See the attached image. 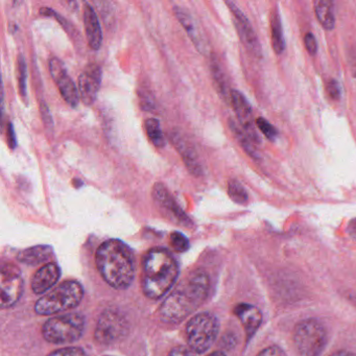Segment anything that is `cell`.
<instances>
[{"instance_id":"obj_1","label":"cell","mask_w":356,"mask_h":356,"mask_svg":"<svg viewBox=\"0 0 356 356\" xmlns=\"http://www.w3.org/2000/svg\"><path fill=\"white\" fill-rule=\"evenodd\" d=\"M208 293L209 278L207 274L203 270L191 273L162 303L160 318L166 323L182 322L207 299Z\"/></svg>"},{"instance_id":"obj_2","label":"cell","mask_w":356,"mask_h":356,"mask_svg":"<svg viewBox=\"0 0 356 356\" xmlns=\"http://www.w3.org/2000/svg\"><path fill=\"white\" fill-rule=\"evenodd\" d=\"M97 266L104 280L114 289H124L132 284L135 260L132 250L118 239H109L99 245L95 255Z\"/></svg>"},{"instance_id":"obj_3","label":"cell","mask_w":356,"mask_h":356,"mask_svg":"<svg viewBox=\"0 0 356 356\" xmlns=\"http://www.w3.org/2000/svg\"><path fill=\"white\" fill-rule=\"evenodd\" d=\"M179 276L177 260L168 250L155 248L147 252L143 261V289L152 300L163 297Z\"/></svg>"},{"instance_id":"obj_4","label":"cell","mask_w":356,"mask_h":356,"mask_svg":"<svg viewBox=\"0 0 356 356\" xmlns=\"http://www.w3.org/2000/svg\"><path fill=\"white\" fill-rule=\"evenodd\" d=\"M84 291L76 281H65L51 289L37 301L35 310L40 316H51L74 309L82 302Z\"/></svg>"},{"instance_id":"obj_5","label":"cell","mask_w":356,"mask_h":356,"mask_svg":"<svg viewBox=\"0 0 356 356\" xmlns=\"http://www.w3.org/2000/svg\"><path fill=\"white\" fill-rule=\"evenodd\" d=\"M220 323L210 312H202L191 318L186 326L187 343L191 351L205 353L218 337Z\"/></svg>"},{"instance_id":"obj_6","label":"cell","mask_w":356,"mask_h":356,"mask_svg":"<svg viewBox=\"0 0 356 356\" xmlns=\"http://www.w3.org/2000/svg\"><path fill=\"white\" fill-rule=\"evenodd\" d=\"M293 339L300 356H320L326 347L328 335L320 321L307 318L295 327Z\"/></svg>"},{"instance_id":"obj_7","label":"cell","mask_w":356,"mask_h":356,"mask_svg":"<svg viewBox=\"0 0 356 356\" xmlns=\"http://www.w3.org/2000/svg\"><path fill=\"white\" fill-rule=\"evenodd\" d=\"M85 330V318L81 314L54 316L45 322L42 333L51 343H70L81 339Z\"/></svg>"},{"instance_id":"obj_8","label":"cell","mask_w":356,"mask_h":356,"mask_svg":"<svg viewBox=\"0 0 356 356\" xmlns=\"http://www.w3.org/2000/svg\"><path fill=\"white\" fill-rule=\"evenodd\" d=\"M129 330L126 316L115 309H108L101 314L95 328V341L102 345H112L126 337Z\"/></svg>"},{"instance_id":"obj_9","label":"cell","mask_w":356,"mask_h":356,"mask_svg":"<svg viewBox=\"0 0 356 356\" xmlns=\"http://www.w3.org/2000/svg\"><path fill=\"white\" fill-rule=\"evenodd\" d=\"M49 72H51V78L57 84L64 101L70 107H78L81 99L80 91L74 80L68 76L67 68L64 62L59 58H51L49 60Z\"/></svg>"},{"instance_id":"obj_10","label":"cell","mask_w":356,"mask_h":356,"mask_svg":"<svg viewBox=\"0 0 356 356\" xmlns=\"http://www.w3.org/2000/svg\"><path fill=\"white\" fill-rule=\"evenodd\" d=\"M0 305L3 309L11 307L22 297L24 291V281L19 270L11 264L5 266L1 270V280H0Z\"/></svg>"},{"instance_id":"obj_11","label":"cell","mask_w":356,"mask_h":356,"mask_svg":"<svg viewBox=\"0 0 356 356\" xmlns=\"http://www.w3.org/2000/svg\"><path fill=\"white\" fill-rule=\"evenodd\" d=\"M103 80V70L97 64L90 63L79 76V91L81 99L86 106H92L97 101Z\"/></svg>"},{"instance_id":"obj_12","label":"cell","mask_w":356,"mask_h":356,"mask_svg":"<svg viewBox=\"0 0 356 356\" xmlns=\"http://www.w3.org/2000/svg\"><path fill=\"white\" fill-rule=\"evenodd\" d=\"M174 13L177 19L182 24L183 29L186 31L195 49L203 55H207L209 53V45L197 18L186 8L180 7V6H175Z\"/></svg>"},{"instance_id":"obj_13","label":"cell","mask_w":356,"mask_h":356,"mask_svg":"<svg viewBox=\"0 0 356 356\" xmlns=\"http://www.w3.org/2000/svg\"><path fill=\"white\" fill-rule=\"evenodd\" d=\"M227 5L229 6L230 11L232 12L235 28H236L243 44L255 55H261L259 41H258L257 36H256L255 32H254L253 28H252L251 24L245 17V14L234 3H227Z\"/></svg>"},{"instance_id":"obj_14","label":"cell","mask_w":356,"mask_h":356,"mask_svg":"<svg viewBox=\"0 0 356 356\" xmlns=\"http://www.w3.org/2000/svg\"><path fill=\"white\" fill-rule=\"evenodd\" d=\"M170 138L177 151L182 156L183 161L189 172L195 177L202 175L201 164L197 152L193 145L187 140L186 137L182 133H179L178 130H174L170 133Z\"/></svg>"},{"instance_id":"obj_15","label":"cell","mask_w":356,"mask_h":356,"mask_svg":"<svg viewBox=\"0 0 356 356\" xmlns=\"http://www.w3.org/2000/svg\"><path fill=\"white\" fill-rule=\"evenodd\" d=\"M230 102L245 134L250 137L252 141L259 143V137L257 136V133L252 124V108L249 102L243 97V95L237 90H231Z\"/></svg>"},{"instance_id":"obj_16","label":"cell","mask_w":356,"mask_h":356,"mask_svg":"<svg viewBox=\"0 0 356 356\" xmlns=\"http://www.w3.org/2000/svg\"><path fill=\"white\" fill-rule=\"evenodd\" d=\"M83 22H84L85 33L87 42L92 51H99L103 43V31L97 12L90 3H84L83 10Z\"/></svg>"},{"instance_id":"obj_17","label":"cell","mask_w":356,"mask_h":356,"mask_svg":"<svg viewBox=\"0 0 356 356\" xmlns=\"http://www.w3.org/2000/svg\"><path fill=\"white\" fill-rule=\"evenodd\" d=\"M234 314L241 320L247 339H252L262 323V314L259 308L252 304H237L234 308Z\"/></svg>"},{"instance_id":"obj_18","label":"cell","mask_w":356,"mask_h":356,"mask_svg":"<svg viewBox=\"0 0 356 356\" xmlns=\"http://www.w3.org/2000/svg\"><path fill=\"white\" fill-rule=\"evenodd\" d=\"M61 276V270L56 264H47L33 277L32 289L37 295L47 293L53 289Z\"/></svg>"},{"instance_id":"obj_19","label":"cell","mask_w":356,"mask_h":356,"mask_svg":"<svg viewBox=\"0 0 356 356\" xmlns=\"http://www.w3.org/2000/svg\"><path fill=\"white\" fill-rule=\"evenodd\" d=\"M153 197L155 201L161 206L162 208L170 212L177 220L186 225L191 222L188 216L185 214V212L181 209L180 206L178 205L174 197H172L168 193L166 187L162 183H156L153 187Z\"/></svg>"},{"instance_id":"obj_20","label":"cell","mask_w":356,"mask_h":356,"mask_svg":"<svg viewBox=\"0 0 356 356\" xmlns=\"http://www.w3.org/2000/svg\"><path fill=\"white\" fill-rule=\"evenodd\" d=\"M53 249L49 245H36L18 254V260L26 264H39L51 259Z\"/></svg>"},{"instance_id":"obj_21","label":"cell","mask_w":356,"mask_h":356,"mask_svg":"<svg viewBox=\"0 0 356 356\" xmlns=\"http://www.w3.org/2000/svg\"><path fill=\"white\" fill-rule=\"evenodd\" d=\"M314 11L316 18L325 30L331 31L334 29L335 17L332 3L326 0H318L314 3Z\"/></svg>"},{"instance_id":"obj_22","label":"cell","mask_w":356,"mask_h":356,"mask_svg":"<svg viewBox=\"0 0 356 356\" xmlns=\"http://www.w3.org/2000/svg\"><path fill=\"white\" fill-rule=\"evenodd\" d=\"M145 132L151 143L158 149L165 147V138L160 127L159 120L156 118H147L145 122Z\"/></svg>"},{"instance_id":"obj_23","label":"cell","mask_w":356,"mask_h":356,"mask_svg":"<svg viewBox=\"0 0 356 356\" xmlns=\"http://www.w3.org/2000/svg\"><path fill=\"white\" fill-rule=\"evenodd\" d=\"M18 89L24 103L28 104V67L24 56L19 55L17 60Z\"/></svg>"},{"instance_id":"obj_24","label":"cell","mask_w":356,"mask_h":356,"mask_svg":"<svg viewBox=\"0 0 356 356\" xmlns=\"http://www.w3.org/2000/svg\"><path fill=\"white\" fill-rule=\"evenodd\" d=\"M229 127H230L233 135L236 137L237 140L241 143V147L245 149V151L247 152L250 156H252V157L258 158L255 149H254L253 145H252L253 141H252L251 139H250V137L245 134V131H243V129L239 128V127L237 126L236 122L232 120H229Z\"/></svg>"},{"instance_id":"obj_25","label":"cell","mask_w":356,"mask_h":356,"mask_svg":"<svg viewBox=\"0 0 356 356\" xmlns=\"http://www.w3.org/2000/svg\"><path fill=\"white\" fill-rule=\"evenodd\" d=\"M272 44L275 53L277 55H280L283 53L285 49L284 36H283L282 26H281V22L278 16L273 17L272 20Z\"/></svg>"},{"instance_id":"obj_26","label":"cell","mask_w":356,"mask_h":356,"mask_svg":"<svg viewBox=\"0 0 356 356\" xmlns=\"http://www.w3.org/2000/svg\"><path fill=\"white\" fill-rule=\"evenodd\" d=\"M228 195L233 202L239 204V205H245V204H247L248 200H249V195H248L245 187L243 186V184L239 181L234 180V179L229 180Z\"/></svg>"},{"instance_id":"obj_27","label":"cell","mask_w":356,"mask_h":356,"mask_svg":"<svg viewBox=\"0 0 356 356\" xmlns=\"http://www.w3.org/2000/svg\"><path fill=\"white\" fill-rule=\"evenodd\" d=\"M212 74H213L214 80L218 86V90L222 93L225 97L230 99V93H228V88H227L226 82H225L224 74L220 70V65L216 62H212L211 64Z\"/></svg>"},{"instance_id":"obj_28","label":"cell","mask_w":356,"mask_h":356,"mask_svg":"<svg viewBox=\"0 0 356 356\" xmlns=\"http://www.w3.org/2000/svg\"><path fill=\"white\" fill-rule=\"evenodd\" d=\"M170 245L177 252H185L189 249V241L183 233L172 232L170 234Z\"/></svg>"},{"instance_id":"obj_29","label":"cell","mask_w":356,"mask_h":356,"mask_svg":"<svg viewBox=\"0 0 356 356\" xmlns=\"http://www.w3.org/2000/svg\"><path fill=\"white\" fill-rule=\"evenodd\" d=\"M256 124H257L259 130L264 133V136L270 140H274L276 138L278 132H277L276 128L273 124H270L268 120H264V118H259L256 120Z\"/></svg>"},{"instance_id":"obj_30","label":"cell","mask_w":356,"mask_h":356,"mask_svg":"<svg viewBox=\"0 0 356 356\" xmlns=\"http://www.w3.org/2000/svg\"><path fill=\"white\" fill-rule=\"evenodd\" d=\"M49 356H87L84 350L81 348L70 347L62 348V349L56 350L51 352Z\"/></svg>"},{"instance_id":"obj_31","label":"cell","mask_w":356,"mask_h":356,"mask_svg":"<svg viewBox=\"0 0 356 356\" xmlns=\"http://www.w3.org/2000/svg\"><path fill=\"white\" fill-rule=\"evenodd\" d=\"M304 44H305L306 49H307L309 55H316V51H318V43H316V37L312 33H308L304 37Z\"/></svg>"},{"instance_id":"obj_32","label":"cell","mask_w":356,"mask_h":356,"mask_svg":"<svg viewBox=\"0 0 356 356\" xmlns=\"http://www.w3.org/2000/svg\"><path fill=\"white\" fill-rule=\"evenodd\" d=\"M40 113L41 118H42L43 122H44L45 127L47 128H53L54 122L53 118H51V111H49V106L44 102L40 103Z\"/></svg>"},{"instance_id":"obj_33","label":"cell","mask_w":356,"mask_h":356,"mask_svg":"<svg viewBox=\"0 0 356 356\" xmlns=\"http://www.w3.org/2000/svg\"><path fill=\"white\" fill-rule=\"evenodd\" d=\"M257 356H287L286 353L278 346H270L258 353Z\"/></svg>"},{"instance_id":"obj_34","label":"cell","mask_w":356,"mask_h":356,"mask_svg":"<svg viewBox=\"0 0 356 356\" xmlns=\"http://www.w3.org/2000/svg\"><path fill=\"white\" fill-rule=\"evenodd\" d=\"M327 92L331 99H339L341 97V88H339V83L335 80H331L327 85Z\"/></svg>"},{"instance_id":"obj_35","label":"cell","mask_w":356,"mask_h":356,"mask_svg":"<svg viewBox=\"0 0 356 356\" xmlns=\"http://www.w3.org/2000/svg\"><path fill=\"white\" fill-rule=\"evenodd\" d=\"M8 145L11 149H15L17 147V138H16L15 130L12 122L8 124Z\"/></svg>"},{"instance_id":"obj_36","label":"cell","mask_w":356,"mask_h":356,"mask_svg":"<svg viewBox=\"0 0 356 356\" xmlns=\"http://www.w3.org/2000/svg\"><path fill=\"white\" fill-rule=\"evenodd\" d=\"M168 356H195V354H193L191 350L187 349V348L178 347L172 350V352H170Z\"/></svg>"},{"instance_id":"obj_37","label":"cell","mask_w":356,"mask_h":356,"mask_svg":"<svg viewBox=\"0 0 356 356\" xmlns=\"http://www.w3.org/2000/svg\"><path fill=\"white\" fill-rule=\"evenodd\" d=\"M347 230L350 236L356 241V218H354V220H352L351 222H349Z\"/></svg>"},{"instance_id":"obj_38","label":"cell","mask_w":356,"mask_h":356,"mask_svg":"<svg viewBox=\"0 0 356 356\" xmlns=\"http://www.w3.org/2000/svg\"><path fill=\"white\" fill-rule=\"evenodd\" d=\"M330 356H355L351 352L346 351V350H339V351L334 352Z\"/></svg>"},{"instance_id":"obj_39","label":"cell","mask_w":356,"mask_h":356,"mask_svg":"<svg viewBox=\"0 0 356 356\" xmlns=\"http://www.w3.org/2000/svg\"><path fill=\"white\" fill-rule=\"evenodd\" d=\"M72 183H74V186L76 187V188H80L81 186H83L82 181L79 180V179H74Z\"/></svg>"},{"instance_id":"obj_40","label":"cell","mask_w":356,"mask_h":356,"mask_svg":"<svg viewBox=\"0 0 356 356\" xmlns=\"http://www.w3.org/2000/svg\"><path fill=\"white\" fill-rule=\"evenodd\" d=\"M209 356H226V355H225V353H222V352L216 351V352H213V353H212V354H210Z\"/></svg>"}]
</instances>
